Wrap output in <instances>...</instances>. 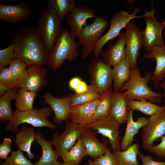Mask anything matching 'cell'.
Returning <instances> with one entry per match:
<instances>
[{
  "mask_svg": "<svg viewBox=\"0 0 165 165\" xmlns=\"http://www.w3.org/2000/svg\"><path fill=\"white\" fill-rule=\"evenodd\" d=\"M139 145L136 142L124 151L118 149L113 151L118 165H141L137 157L139 152Z\"/></svg>",
  "mask_w": 165,
  "mask_h": 165,
  "instance_id": "27",
  "label": "cell"
},
{
  "mask_svg": "<svg viewBox=\"0 0 165 165\" xmlns=\"http://www.w3.org/2000/svg\"><path fill=\"white\" fill-rule=\"evenodd\" d=\"M35 141L42 148V155L37 162L33 165H58L57 159L59 156L57 152L53 148L51 141L47 140L39 131L35 133Z\"/></svg>",
  "mask_w": 165,
  "mask_h": 165,
  "instance_id": "24",
  "label": "cell"
},
{
  "mask_svg": "<svg viewBox=\"0 0 165 165\" xmlns=\"http://www.w3.org/2000/svg\"><path fill=\"white\" fill-rule=\"evenodd\" d=\"M120 124L113 117L109 116L94 121L84 127L90 128L97 133L107 138V142L111 145L112 150L114 151L120 149V137L119 130Z\"/></svg>",
  "mask_w": 165,
  "mask_h": 165,
  "instance_id": "12",
  "label": "cell"
},
{
  "mask_svg": "<svg viewBox=\"0 0 165 165\" xmlns=\"http://www.w3.org/2000/svg\"><path fill=\"white\" fill-rule=\"evenodd\" d=\"M113 92L112 90L108 89L101 94L100 101L93 115L94 121L102 119L110 116Z\"/></svg>",
  "mask_w": 165,
  "mask_h": 165,
  "instance_id": "29",
  "label": "cell"
},
{
  "mask_svg": "<svg viewBox=\"0 0 165 165\" xmlns=\"http://www.w3.org/2000/svg\"><path fill=\"white\" fill-rule=\"evenodd\" d=\"M100 96L95 89L89 85L88 90L84 92L74 94L71 93V107L97 100Z\"/></svg>",
  "mask_w": 165,
  "mask_h": 165,
  "instance_id": "34",
  "label": "cell"
},
{
  "mask_svg": "<svg viewBox=\"0 0 165 165\" xmlns=\"http://www.w3.org/2000/svg\"><path fill=\"white\" fill-rule=\"evenodd\" d=\"M86 155V149L80 138L74 145L61 157L64 163L69 165H79Z\"/></svg>",
  "mask_w": 165,
  "mask_h": 165,
  "instance_id": "30",
  "label": "cell"
},
{
  "mask_svg": "<svg viewBox=\"0 0 165 165\" xmlns=\"http://www.w3.org/2000/svg\"><path fill=\"white\" fill-rule=\"evenodd\" d=\"M152 75V73L150 72L142 77L138 66L132 70L130 79L124 84L120 91H124L128 101L144 99L153 103H160L162 94L153 91L147 85Z\"/></svg>",
  "mask_w": 165,
  "mask_h": 165,
  "instance_id": "2",
  "label": "cell"
},
{
  "mask_svg": "<svg viewBox=\"0 0 165 165\" xmlns=\"http://www.w3.org/2000/svg\"><path fill=\"white\" fill-rule=\"evenodd\" d=\"M154 8L152 5L150 11H147L142 17H144L146 23L145 29L141 31L144 40V47L150 54L155 45H164L162 32L165 27V20L158 22L155 17Z\"/></svg>",
  "mask_w": 165,
  "mask_h": 165,
  "instance_id": "9",
  "label": "cell"
},
{
  "mask_svg": "<svg viewBox=\"0 0 165 165\" xmlns=\"http://www.w3.org/2000/svg\"><path fill=\"white\" fill-rule=\"evenodd\" d=\"M140 11L139 9L137 8L131 14H130L128 12L122 10L115 13L111 17L109 21V29L99 39L93 50V54L95 58H99L105 44L109 41L119 35L120 31L123 28H126L131 20L141 17L137 16Z\"/></svg>",
  "mask_w": 165,
  "mask_h": 165,
  "instance_id": "7",
  "label": "cell"
},
{
  "mask_svg": "<svg viewBox=\"0 0 165 165\" xmlns=\"http://www.w3.org/2000/svg\"><path fill=\"white\" fill-rule=\"evenodd\" d=\"M18 87L17 84H12L0 82V95H3L9 90Z\"/></svg>",
  "mask_w": 165,
  "mask_h": 165,
  "instance_id": "43",
  "label": "cell"
},
{
  "mask_svg": "<svg viewBox=\"0 0 165 165\" xmlns=\"http://www.w3.org/2000/svg\"><path fill=\"white\" fill-rule=\"evenodd\" d=\"M87 165H97L94 163L93 161L89 160Z\"/></svg>",
  "mask_w": 165,
  "mask_h": 165,
  "instance_id": "47",
  "label": "cell"
},
{
  "mask_svg": "<svg viewBox=\"0 0 165 165\" xmlns=\"http://www.w3.org/2000/svg\"><path fill=\"white\" fill-rule=\"evenodd\" d=\"M37 93L20 88L17 90L15 99L16 109L24 111L32 110L34 108V100L37 96Z\"/></svg>",
  "mask_w": 165,
  "mask_h": 165,
  "instance_id": "31",
  "label": "cell"
},
{
  "mask_svg": "<svg viewBox=\"0 0 165 165\" xmlns=\"http://www.w3.org/2000/svg\"><path fill=\"white\" fill-rule=\"evenodd\" d=\"M10 156L0 165H33L24 156L23 152L19 149L12 151Z\"/></svg>",
  "mask_w": 165,
  "mask_h": 165,
  "instance_id": "35",
  "label": "cell"
},
{
  "mask_svg": "<svg viewBox=\"0 0 165 165\" xmlns=\"http://www.w3.org/2000/svg\"><path fill=\"white\" fill-rule=\"evenodd\" d=\"M65 129L61 134L54 133L51 141L59 156L68 151L81 137L84 127L67 120L64 122Z\"/></svg>",
  "mask_w": 165,
  "mask_h": 165,
  "instance_id": "11",
  "label": "cell"
},
{
  "mask_svg": "<svg viewBox=\"0 0 165 165\" xmlns=\"http://www.w3.org/2000/svg\"><path fill=\"white\" fill-rule=\"evenodd\" d=\"M80 138L85 147L86 155L94 159L103 155L108 150L107 140L104 142L99 140L96 137L94 131L90 128H85Z\"/></svg>",
  "mask_w": 165,
  "mask_h": 165,
  "instance_id": "17",
  "label": "cell"
},
{
  "mask_svg": "<svg viewBox=\"0 0 165 165\" xmlns=\"http://www.w3.org/2000/svg\"><path fill=\"white\" fill-rule=\"evenodd\" d=\"M144 57L146 59H155L156 61L155 69L151 80L156 88L165 79V46H153L151 53L145 55Z\"/></svg>",
  "mask_w": 165,
  "mask_h": 165,
  "instance_id": "20",
  "label": "cell"
},
{
  "mask_svg": "<svg viewBox=\"0 0 165 165\" xmlns=\"http://www.w3.org/2000/svg\"><path fill=\"white\" fill-rule=\"evenodd\" d=\"M52 111L50 107H48L24 111L16 109L12 119L6 126V129L9 132L16 134L18 131V126L25 123L34 127H47L54 130L56 128V126L49 120Z\"/></svg>",
  "mask_w": 165,
  "mask_h": 165,
  "instance_id": "5",
  "label": "cell"
},
{
  "mask_svg": "<svg viewBox=\"0 0 165 165\" xmlns=\"http://www.w3.org/2000/svg\"><path fill=\"white\" fill-rule=\"evenodd\" d=\"M128 118L125 132L120 143V149L124 151L132 145L134 141V138L138 133L139 130L146 125L148 123L149 118L143 116L138 117L136 121L133 120V111L128 107Z\"/></svg>",
  "mask_w": 165,
  "mask_h": 165,
  "instance_id": "22",
  "label": "cell"
},
{
  "mask_svg": "<svg viewBox=\"0 0 165 165\" xmlns=\"http://www.w3.org/2000/svg\"><path fill=\"white\" fill-rule=\"evenodd\" d=\"M138 158L141 160L142 165H165V161H157L153 160L152 156L150 155L145 156L139 152Z\"/></svg>",
  "mask_w": 165,
  "mask_h": 165,
  "instance_id": "42",
  "label": "cell"
},
{
  "mask_svg": "<svg viewBox=\"0 0 165 165\" xmlns=\"http://www.w3.org/2000/svg\"><path fill=\"white\" fill-rule=\"evenodd\" d=\"M126 59L132 70L138 66L137 59L140 50L144 47V41L141 31L133 23H128L126 27Z\"/></svg>",
  "mask_w": 165,
  "mask_h": 165,
  "instance_id": "13",
  "label": "cell"
},
{
  "mask_svg": "<svg viewBox=\"0 0 165 165\" xmlns=\"http://www.w3.org/2000/svg\"><path fill=\"white\" fill-rule=\"evenodd\" d=\"M128 105L133 111L138 110L146 115L150 116L156 113L161 107L144 99L129 101Z\"/></svg>",
  "mask_w": 165,
  "mask_h": 165,
  "instance_id": "33",
  "label": "cell"
},
{
  "mask_svg": "<svg viewBox=\"0 0 165 165\" xmlns=\"http://www.w3.org/2000/svg\"><path fill=\"white\" fill-rule=\"evenodd\" d=\"M15 134V143L18 149L26 152L30 160L34 158L35 156L31 150L32 144L35 138L34 128L22 126L21 130H18Z\"/></svg>",
  "mask_w": 165,
  "mask_h": 165,
  "instance_id": "26",
  "label": "cell"
},
{
  "mask_svg": "<svg viewBox=\"0 0 165 165\" xmlns=\"http://www.w3.org/2000/svg\"><path fill=\"white\" fill-rule=\"evenodd\" d=\"M58 165H69V164H65L64 163H60ZM86 165V164H83V165L79 164V165Z\"/></svg>",
  "mask_w": 165,
  "mask_h": 165,
  "instance_id": "48",
  "label": "cell"
},
{
  "mask_svg": "<svg viewBox=\"0 0 165 165\" xmlns=\"http://www.w3.org/2000/svg\"><path fill=\"white\" fill-rule=\"evenodd\" d=\"M31 14L29 7L24 2L14 5L3 4L0 5V19L9 22H23Z\"/></svg>",
  "mask_w": 165,
  "mask_h": 165,
  "instance_id": "19",
  "label": "cell"
},
{
  "mask_svg": "<svg viewBox=\"0 0 165 165\" xmlns=\"http://www.w3.org/2000/svg\"><path fill=\"white\" fill-rule=\"evenodd\" d=\"M14 59H19L28 66H44L48 55L35 28L18 29L13 35Z\"/></svg>",
  "mask_w": 165,
  "mask_h": 165,
  "instance_id": "1",
  "label": "cell"
},
{
  "mask_svg": "<svg viewBox=\"0 0 165 165\" xmlns=\"http://www.w3.org/2000/svg\"><path fill=\"white\" fill-rule=\"evenodd\" d=\"M81 81L80 78L78 77L72 78L69 82V86L70 88L75 90Z\"/></svg>",
  "mask_w": 165,
  "mask_h": 165,
  "instance_id": "45",
  "label": "cell"
},
{
  "mask_svg": "<svg viewBox=\"0 0 165 165\" xmlns=\"http://www.w3.org/2000/svg\"><path fill=\"white\" fill-rule=\"evenodd\" d=\"M17 88L11 89L0 97V121H9L13 113L11 106L12 100H15L17 94Z\"/></svg>",
  "mask_w": 165,
  "mask_h": 165,
  "instance_id": "28",
  "label": "cell"
},
{
  "mask_svg": "<svg viewBox=\"0 0 165 165\" xmlns=\"http://www.w3.org/2000/svg\"><path fill=\"white\" fill-rule=\"evenodd\" d=\"M125 40V33H121L116 42L110 45L106 51L101 53L100 56L106 63L113 66L126 58Z\"/></svg>",
  "mask_w": 165,
  "mask_h": 165,
  "instance_id": "21",
  "label": "cell"
},
{
  "mask_svg": "<svg viewBox=\"0 0 165 165\" xmlns=\"http://www.w3.org/2000/svg\"><path fill=\"white\" fill-rule=\"evenodd\" d=\"M48 56L64 29L54 11L47 7L40 13L35 28Z\"/></svg>",
  "mask_w": 165,
  "mask_h": 165,
  "instance_id": "3",
  "label": "cell"
},
{
  "mask_svg": "<svg viewBox=\"0 0 165 165\" xmlns=\"http://www.w3.org/2000/svg\"><path fill=\"white\" fill-rule=\"evenodd\" d=\"M79 46L78 42L72 39L69 29H64L48 56V68L55 72L61 67L65 60L71 62L75 60L79 56L77 50Z\"/></svg>",
  "mask_w": 165,
  "mask_h": 165,
  "instance_id": "4",
  "label": "cell"
},
{
  "mask_svg": "<svg viewBox=\"0 0 165 165\" xmlns=\"http://www.w3.org/2000/svg\"><path fill=\"white\" fill-rule=\"evenodd\" d=\"M14 46L13 43L0 50V70L9 65L14 59Z\"/></svg>",
  "mask_w": 165,
  "mask_h": 165,
  "instance_id": "36",
  "label": "cell"
},
{
  "mask_svg": "<svg viewBox=\"0 0 165 165\" xmlns=\"http://www.w3.org/2000/svg\"><path fill=\"white\" fill-rule=\"evenodd\" d=\"M47 7L53 10L61 22L77 6L74 0H50Z\"/></svg>",
  "mask_w": 165,
  "mask_h": 165,
  "instance_id": "32",
  "label": "cell"
},
{
  "mask_svg": "<svg viewBox=\"0 0 165 165\" xmlns=\"http://www.w3.org/2000/svg\"><path fill=\"white\" fill-rule=\"evenodd\" d=\"M47 71V69L43 66H28L23 75L18 79V87L36 93L43 90L46 85Z\"/></svg>",
  "mask_w": 165,
  "mask_h": 165,
  "instance_id": "14",
  "label": "cell"
},
{
  "mask_svg": "<svg viewBox=\"0 0 165 165\" xmlns=\"http://www.w3.org/2000/svg\"><path fill=\"white\" fill-rule=\"evenodd\" d=\"M94 159V162L97 165H118L117 160L111 150Z\"/></svg>",
  "mask_w": 165,
  "mask_h": 165,
  "instance_id": "38",
  "label": "cell"
},
{
  "mask_svg": "<svg viewBox=\"0 0 165 165\" xmlns=\"http://www.w3.org/2000/svg\"><path fill=\"white\" fill-rule=\"evenodd\" d=\"M108 22L102 16H97L90 24H86L79 35L78 43L82 46L81 57L86 59L93 52L101 35L105 31Z\"/></svg>",
  "mask_w": 165,
  "mask_h": 165,
  "instance_id": "6",
  "label": "cell"
},
{
  "mask_svg": "<svg viewBox=\"0 0 165 165\" xmlns=\"http://www.w3.org/2000/svg\"><path fill=\"white\" fill-rule=\"evenodd\" d=\"M132 70L126 58L113 66L111 74L114 91H120L124 84L129 79Z\"/></svg>",
  "mask_w": 165,
  "mask_h": 165,
  "instance_id": "25",
  "label": "cell"
},
{
  "mask_svg": "<svg viewBox=\"0 0 165 165\" xmlns=\"http://www.w3.org/2000/svg\"><path fill=\"white\" fill-rule=\"evenodd\" d=\"M100 100L99 98L89 102L71 106L69 119L71 122L84 127L93 122L94 121L93 115Z\"/></svg>",
  "mask_w": 165,
  "mask_h": 165,
  "instance_id": "18",
  "label": "cell"
},
{
  "mask_svg": "<svg viewBox=\"0 0 165 165\" xmlns=\"http://www.w3.org/2000/svg\"><path fill=\"white\" fill-rule=\"evenodd\" d=\"M88 88L89 85L85 82L82 80L74 91L75 93L80 94L86 91Z\"/></svg>",
  "mask_w": 165,
  "mask_h": 165,
  "instance_id": "44",
  "label": "cell"
},
{
  "mask_svg": "<svg viewBox=\"0 0 165 165\" xmlns=\"http://www.w3.org/2000/svg\"><path fill=\"white\" fill-rule=\"evenodd\" d=\"M97 16L95 11L87 7L82 6L76 7L65 17L69 28L71 36L75 40L86 24L88 19L95 18Z\"/></svg>",
  "mask_w": 165,
  "mask_h": 165,
  "instance_id": "15",
  "label": "cell"
},
{
  "mask_svg": "<svg viewBox=\"0 0 165 165\" xmlns=\"http://www.w3.org/2000/svg\"><path fill=\"white\" fill-rule=\"evenodd\" d=\"M161 141L158 145H152L147 150L161 158L165 157V134L161 138Z\"/></svg>",
  "mask_w": 165,
  "mask_h": 165,
  "instance_id": "39",
  "label": "cell"
},
{
  "mask_svg": "<svg viewBox=\"0 0 165 165\" xmlns=\"http://www.w3.org/2000/svg\"><path fill=\"white\" fill-rule=\"evenodd\" d=\"M44 102L49 105L54 113L53 122L60 125L69 119L71 106V93L59 98L47 92L43 96Z\"/></svg>",
  "mask_w": 165,
  "mask_h": 165,
  "instance_id": "16",
  "label": "cell"
},
{
  "mask_svg": "<svg viewBox=\"0 0 165 165\" xmlns=\"http://www.w3.org/2000/svg\"><path fill=\"white\" fill-rule=\"evenodd\" d=\"M128 101L123 92L116 91L113 92L110 116L120 125L127 123L128 115Z\"/></svg>",
  "mask_w": 165,
  "mask_h": 165,
  "instance_id": "23",
  "label": "cell"
},
{
  "mask_svg": "<svg viewBox=\"0 0 165 165\" xmlns=\"http://www.w3.org/2000/svg\"><path fill=\"white\" fill-rule=\"evenodd\" d=\"M142 128V146L147 150L156 139L165 134V106H161L156 113L150 116L147 124Z\"/></svg>",
  "mask_w": 165,
  "mask_h": 165,
  "instance_id": "10",
  "label": "cell"
},
{
  "mask_svg": "<svg viewBox=\"0 0 165 165\" xmlns=\"http://www.w3.org/2000/svg\"><path fill=\"white\" fill-rule=\"evenodd\" d=\"M111 67L99 58L92 60L88 67L90 85L100 94L108 89L112 90L113 80Z\"/></svg>",
  "mask_w": 165,
  "mask_h": 165,
  "instance_id": "8",
  "label": "cell"
},
{
  "mask_svg": "<svg viewBox=\"0 0 165 165\" xmlns=\"http://www.w3.org/2000/svg\"><path fill=\"white\" fill-rule=\"evenodd\" d=\"M12 141L9 138H5L0 145V158L6 160L11 150Z\"/></svg>",
  "mask_w": 165,
  "mask_h": 165,
  "instance_id": "41",
  "label": "cell"
},
{
  "mask_svg": "<svg viewBox=\"0 0 165 165\" xmlns=\"http://www.w3.org/2000/svg\"><path fill=\"white\" fill-rule=\"evenodd\" d=\"M18 79L10 72L9 68L5 67L0 70V82L12 84H17Z\"/></svg>",
  "mask_w": 165,
  "mask_h": 165,
  "instance_id": "40",
  "label": "cell"
},
{
  "mask_svg": "<svg viewBox=\"0 0 165 165\" xmlns=\"http://www.w3.org/2000/svg\"><path fill=\"white\" fill-rule=\"evenodd\" d=\"M163 90V96L164 98V104L165 106V80L162 81L160 84L159 86Z\"/></svg>",
  "mask_w": 165,
  "mask_h": 165,
  "instance_id": "46",
  "label": "cell"
},
{
  "mask_svg": "<svg viewBox=\"0 0 165 165\" xmlns=\"http://www.w3.org/2000/svg\"><path fill=\"white\" fill-rule=\"evenodd\" d=\"M9 68L12 74L18 79L27 69V65L19 59L15 58L9 65Z\"/></svg>",
  "mask_w": 165,
  "mask_h": 165,
  "instance_id": "37",
  "label": "cell"
}]
</instances>
